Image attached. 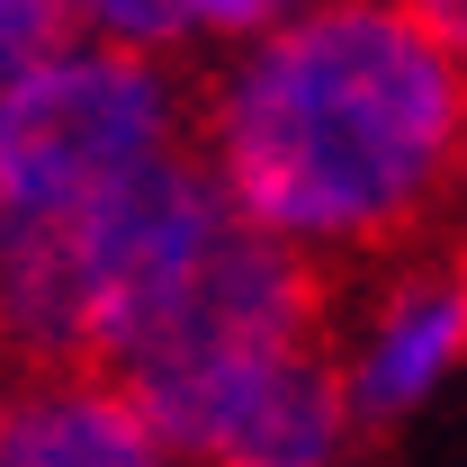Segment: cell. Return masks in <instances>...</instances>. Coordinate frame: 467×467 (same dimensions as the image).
<instances>
[{
  "mask_svg": "<svg viewBox=\"0 0 467 467\" xmlns=\"http://www.w3.org/2000/svg\"><path fill=\"white\" fill-rule=\"evenodd\" d=\"M207 171L234 216L396 261L450 234L459 36L405 0H324L207 90Z\"/></svg>",
  "mask_w": 467,
  "mask_h": 467,
  "instance_id": "cell-1",
  "label": "cell"
},
{
  "mask_svg": "<svg viewBox=\"0 0 467 467\" xmlns=\"http://www.w3.org/2000/svg\"><path fill=\"white\" fill-rule=\"evenodd\" d=\"M171 126L180 99L144 46H63L0 81V207H72L171 144Z\"/></svg>",
  "mask_w": 467,
  "mask_h": 467,
  "instance_id": "cell-2",
  "label": "cell"
},
{
  "mask_svg": "<svg viewBox=\"0 0 467 467\" xmlns=\"http://www.w3.org/2000/svg\"><path fill=\"white\" fill-rule=\"evenodd\" d=\"M350 431L359 422L342 396V342H306L234 368L180 450L207 467H342Z\"/></svg>",
  "mask_w": 467,
  "mask_h": 467,
  "instance_id": "cell-3",
  "label": "cell"
},
{
  "mask_svg": "<svg viewBox=\"0 0 467 467\" xmlns=\"http://www.w3.org/2000/svg\"><path fill=\"white\" fill-rule=\"evenodd\" d=\"M459 359V261H450V234L422 243V252H396L387 288H378V315H368V350L342 368L350 422H405L441 368Z\"/></svg>",
  "mask_w": 467,
  "mask_h": 467,
  "instance_id": "cell-4",
  "label": "cell"
},
{
  "mask_svg": "<svg viewBox=\"0 0 467 467\" xmlns=\"http://www.w3.org/2000/svg\"><path fill=\"white\" fill-rule=\"evenodd\" d=\"M0 467H162V441L117 396V378L36 368V378H9Z\"/></svg>",
  "mask_w": 467,
  "mask_h": 467,
  "instance_id": "cell-5",
  "label": "cell"
},
{
  "mask_svg": "<svg viewBox=\"0 0 467 467\" xmlns=\"http://www.w3.org/2000/svg\"><path fill=\"white\" fill-rule=\"evenodd\" d=\"M72 0H0V81H18L27 63H46L72 46Z\"/></svg>",
  "mask_w": 467,
  "mask_h": 467,
  "instance_id": "cell-6",
  "label": "cell"
},
{
  "mask_svg": "<svg viewBox=\"0 0 467 467\" xmlns=\"http://www.w3.org/2000/svg\"><path fill=\"white\" fill-rule=\"evenodd\" d=\"M72 18H99L126 46H171L189 27V0H72Z\"/></svg>",
  "mask_w": 467,
  "mask_h": 467,
  "instance_id": "cell-7",
  "label": "cell"
},
{
  "mask_svg": "<svg viewBox=\"0 0 467 467\" xmlns=\"http://www.w3.org/2000/svg\"><path fill=\"white\" fill-rule=\"evenodd\" d=\"M288 0H189V18H207V27H225V36H243V27H270Z\"/></svg>",
  "mask_w": 467,
  "mask_h": 467,
  "instance_id": "cell-8",
  "label": "cell"
}]
</instances>
